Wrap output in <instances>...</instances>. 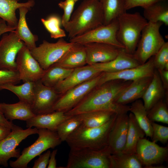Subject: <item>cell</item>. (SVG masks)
<instances>
[{
    "label": "cell",
    "mask_w": 168,
    "mask_h": 168,
    "mask_svg": "<svg viewBox=\"0 0 168 168\" xmlns=\"http://www.w3.org/2000/svg\"><path fill=\"white\" fill-rule=\"evenodd\" d=\"M143 8V16L148 21L161 22L168 26V6L165 1L156 3Z\"/></svg>",
    "instance_id": "cell-31"
},
{
    "label": "cell",
    "mask_w": 168,
    "mask_h": 168,
    "mask_svg": "<svg viewBox=\"0 0 168 168\" xmlns=\"http://www.w3.org/2000/svg\"><path fill=\"white\" fill-rule=\"evenodd\" d=\"M153 57V64L155 69L168 70V42H165Z\"/></svg>",
    "instance_id": "cell-39"
},
{
    "label": "cell",
    "mask_w": 168,
    "mask_h": 168,
    "mask_svg": "<svg viewBox=\"0 0 168 168\" xmlns=\"http://www.w3.org/2000/svg\"><path fill=\"white\" fill-rule=\"evenodd\" d=\"M21 81L17 70L0 69V86L6 84H16Z\"/></svg>",
    "instance_id": "cell-41"
},
{
    "label": "cell",
    "mask_w": 168,
    "mask_h": 168,
    "mask_svg": "<svg viewBox=\"0 0 168 168\" xmlns=\"http://www.w3.org/2000/svg\"><path fill=\"white\" fill-rule=\"evenodd\" d=\"M128 127L127 114H118L109 138L108 146L111 154L122 152L126 144Z\"/></svg>",
    "instance_id": "cell-17"
},
{
    "label": "cell",
    "mask_w": 168,
    "mask_h": 168,
    "mask_svg": "<svg viewBox=\"0 0 168 168\" xmlns=\"http://www.w3.org/2000/svg\"><path fill=\"white\" fill-rule=\"evenodd\" d=\"M87 65L105 63L114 59L122 49L105 43H90L83 44Z\"/></svg>",
    "instance_id": "cell-18"
},
{
    "label": "cell",
    "mask_w": 168,
    "mask_h": 168,
    "mask_svg": "<svg viewBox=\"0 0 168 168\" xmlns=\"http://www.w3.org/2000/svg\"><path fill=\"white\" fill-rule=\"evenodd\" d=\"M82 120L78 115L70 116L58 126L56 132L62 142L68 138L82 124Z\"/></svg>",
    "instance_id": "cell-36"
},
{
    "label": "cell",
    "mask_w": 168,
    "mask_h": 168,
    "mask_svg": "<svg viewBox=\"0 0 168 168\" xmlns=\"http://www.w3.org/2000/svg\"><path fill=\"white\" fill-rule=\"evenodd\" d=\"M51 153L50 151L49 150L44 154L40 155L39 157L35 161L32 168H47L48 164Z\"/></svg>",
    "instance_id": "cell-44"
},
{
    "label": "cell",
    "mask_w": 168,
    "mask_h": 168,
    "mask_svg": "<svg viewBox=\"0 0 168 168\" xmlns=\"http://www.w3.org/2000/svg\"><path fill=\"white\" fill-rule=\"evenodd\" d=\"M128 116V127L124 148L121 153H135L139 141L144 138L145 133L130 112Z\"/></svg>",
    "instance_id": "cell-28"
},
{
    "label": "cell",
    "mask_w": 168,
    "mask_h": 168,
    "mask_svg": "<svg viewBox=\"0 0 168 168\" xmlns=\"http://www.w3.org/2000/svg\"><path fill=\"white\" fill-rule=\"evenodd\" d=\"M153 133L152 141L156 142L159 141L163 144L166 143L168 140V127L151 122Z\"/></svg>",
    "instance_id": "cell-40"
},
{
    "label": "cell",
    "mask_w": 168,
    "mask_h": 168,
    "mask_svg": "<svg viewBox=\"0 0 168 168\" xmlns=\"http://www.w3.org/2000/svg\"><path fill=\"white\" fill-rule=\"evenodd\" d=\"M18 9L19 18L15 32L19 38L30 50L36 46V42L38 40V37L31 32L27 24L26 16L29 9L24 7H20Z\"/></svg>",
    "instance_id": "cell-27"
},
{
    "label": "cell",
    "mask_w": 168,
    "mask_h": 168,
    "mask_svg": "<svg viewBox=\"0 0 168 168\" xmlns=\"http://www.w3.org/2000/svg\"><path fill=\"white\" fill-rule=\"evenodd\" d=\"M37 133L36 128L23 129L19 127L12 130L8 136L0 141V165L7 167L10 159L19 157L21 155L20 150L16 149L17 147L28 136Z\"/></svg>",
    "instance_id": "cell-11"
},
{
    "label": "cell",
    "mask_w": 168,
    "mask_h": 168,
    "mask_svg": "<svg viewBox=\"0 0 168 168\" xmlns=\"http://www.w3.org/2000/svg\"><path fill=\"white\" fill-rule=\"evenodd\" d=\"M0 106L5 118L10 121L15 119L26 121L35 115L31 105L23 101L14 104L0 103Z\"/></svg>",
    "instance_id": "cell-25"
},
{
    "label": "cell",
    "mask_w": 168,
    "mask_h": 168,
    "mask_svg": "<svg viewBox=\"0 0 168 168\" xmlns=\"http://www.w3.org/2000/svg\"><path fill=\"white\" fill-rule=\"evenodd\" d=\"M161 22H148L143 29L136 49L133 54L140 64L155 55L165 42L160 31Z\"/></svg>",
    "instance_id": "cell-7"
},
{
    "label": "cell",
    "mask_w": 168,
    "mask_h": 168,
    "mask_svg": "<svg viewBox=\"0 0 168 168\" xmlns=\"http://www.w3.org/2000/svg\"><path fill=\"white\" fill-rule=\"evenodd\" d=\"M166 0H125V8L126 10L136 7L142 8L151 5L155 3L165 1Z\"/></svg>",
    "instance_id": "cell-43"
},
{
    "label": "cell",
    "mask_w": 168,
    "mask_h": 168,
    "mask_svg": "<svg viewBox=\"0 0 168 168\" xmlns=\"http://www.w3.org/2000/svg\"><path fill=\"white\" fill-rule=\"evenodd\" d=\"M65 168H110L108 146L101 149H70Z\"/></svg>",
    "instance_id": "cell-5"
},
{
    "label": "cell",
    "mask_w": 168,
    "mask_h": 168,
    "mask_svg": "<svg viewBox=\"0 0 168 168\" xmlns=\"http://www.w3.org/2000/svg\"><path fill=\"white\" fill-rule=\"evenodd\" d=\"M78 0H74L75 2L76 3V2H77Z\"/></svg>",
    "instance_id": "cell-50"
},
{
    "label": "cell",
    "mask_w": 168,
    "mask_h": 168,
    "mask_svg": "<svg viewBox=\"0 0 168 168\" xmlns=\"http://www.w3.org/2000/svg\"><path fill=\"white\" fill-rule=\"evenodd\" d=\"M41 21L51 38L56 39L66 37L65 31L60 27L61 19L57 15H52L46 19L41 18Z\"/></svg>",
    "instance_id": "cell-38"
},
{
    "label": "cell",
    "mask_w": 168,
    "mask_h": 168,
    "mask_svg": "<svg viewBox=\"0 0 168 168\" xmlns=\"http://www.w3.org/2000/svg\"><path fill=\"white\" fill-rule=\"evenodd\" d=\"M117 19L118 22L117 39L127 52L133 54L142 32L148 21L137 12L132 13L126 12Z\"/></svg>",
    "instance_id": "cell-4"
},
{
    "label": "cell",
    "mask_w": 168,
    "mask_h": 168,
    "mask_svg": "<svg viewBox=\"0 0 168 168\" xmlns=\"http://www.w3.org/2000/svg\"><path fill=\"white\" fill-rule=\"evenodd\" d=\"M59 96L53 87L44 85L40 80L35 82L34 99L31 105L33 112L36 115L55 111L54 107Z\"/></svg>",
    "instance_id": "cell-15"
},
{
    "label": "cell",
    "mask_w": 168,
    "mask_h": 168,
    "mask_svg": "<svg viewBox=\"0 0 168 168\" xmlns=\"http://www.w3.org/2000/svg\"><path fill=\"white\" fill-rule=\"evenodd\" d=\"M74 44L63 38L55 43L44 40L38 46L30 50L42 68L45 70L57 62Z\"/></svg>",
    "instance_id": "cell-8"
},
{
    "label": "cell",
    "mask_w": 168,
    "mask_h": 168,
    "mask_svg": "<svg viewBox=\"0 0 168 168\" xmlns=\"http://www.w3.org/2000/svg\"></svg>",
    "instance_id": "cell-51"
},
{
    "label": "cell",
    "mask_w": 168,
    "mask_h": 168,
    "mask_svg": "<svg viewBox=\"0 0 168 168\" xmlns=\"http://www.w3.org/2000/svg\"><path fill=\"white\" fill-rule=\"evenodd\" d=\"M11 131L10 128L0 124V141L8 136Z\"/></svg>",
    "instance_id": "cell-49"
},
{
    "label": "cell",
    "mask_w": 168,
    "mask_h": 168,
    "mask_svg": "<svg viewBox=\"0 0 168 168\" xmlns=\"http://www.w3.org/2000/svg\"><path fill=\"white\" fill-rule=\"evenodd\" d=\"M57 149L54 150L51 153L47 168H56L57 167L56 156L57 152Z\"/></svg>",
    "instance_id": "cell-48"
},
{
    "label": "cell",
    "mask_w": 168,
    "mask_h": 168,
    "mask_svg": "<svg viewBox=\"0 0 168 168\" xmlns=\"http://www.w3.org/2000/svg\"><path fill=\"white\" fill-rule=\"evenodd\" d=\"M157 70L158 71L163 86L166 91H167L168 90V70L162 69Z\"/></svg>",
    "instance_id": "cell-47"
},
{
    "label": "cell",
    "mask_w": 168,
    "mask_h": 168,
    "mask_svg": "<svg viewBox=\"0 0 168 168\" xmlns=\"http://www.w3.org/2000/svg\"><path fill=\"white\" fill-rule=\"evenodd\" d=\"M103 23V11L99 0H83L63 26L70 39Z\"/></svg>",
    "instance_id": "cell-2"
},
{
    "label": "cell",
    "mask_w": 168,
    "mask_h": 168,
    "mask_svg": "<svg viewBox=\"0 0 168 168\" xmlns=\"http://www.w3.org/2000/svg\"><path fill=\"white\" fill-rule=\"evenodd\" d=\"M147 117L151 122H160L168 124L167 102L161 99L147 111Z\"/></svg>",
    "instance_id": "cell-37"
},
{
    "label": "cell",
    "mask_w": 168,
    "mask_h": 168,
    "mask_svg": "<svg viewBox=\"0 0 168 168\" xmlns=\"http://www.w3.org/2000/svg\"><path fill=\"white\" fill-rule=\"evenodd\" d=\"M158 71L155 69L152 78L142 98L147 111L160 100L166 96Z\"/></svg>",
    "instance_id": "cell-24"
},
{
    "label": "cell",
    "mask_w": 168,
    "mask_h": 168,
    "mask_svg": "<svg viewBox=\"0 0 168 168\" xmlns=\"http://www.w3.org/2000/svg\"><path fill=\"white\" fill-rule=\"evenodd\" d=\"M75 3L74 0H65L58 3V7L62 9L63 11L61 19V24L63 26L70 20Z\"/></svg>",
    "instance_id": "cell-42"
},
{
    "label": "cell",
    "mask_w": 168,
    "mask_h": 168,
    "mask_svg": "<svg viewBox=\"0 0 168 168\" xmlns=\"http://www.w3.org/2000/svg\"><path fill=\"white\" fill-rule=\"evenodd\" d=\"M16 29V27L9 26L4 20L0 17V38L4 34L14 31Z\"/></svg>",
    "instance_id": "cell-46"
},
{
    "label": "cell",
    "mask_w": 168,
    "mask_h": 168,
    "mask_svg": "<svg viewBox=\"0 0 168 168\" xmlns=\"http://www.w3.org/2000/svg\"><path fill=\"white\" fill-rule=\"evenodd\" d=\"M129 111L134 115L138 124L143 130L146 136L152 138L153 129L151 122L147 115V111L143 101L138 99L130 106Z\"/></svg>",
    "instance_id": "cell-29"
},
{
    "label": "cell",
    "mask_w": 168,
    "mask_h": 168,
    "mask_svg": "<svg viewBox=\"0 0 168 168\" xmlns=\"http://www.w3.org/2000/svg\"><path fill=\"white\" fill-rule=\"evenodd\" d=\"M16 63L20 79L23 82L40 81L44 73L45 70L33 56L30 50L25 45L19 51Z\"/></svg>",
    "instance_id": "cell-13"
},
{
    "label": "cell",
    "mask_w": 168,
    "mask_h": 168,
    "mask_svg": "<svg viewBox=\"0 0 168 168\" xmlns=\"http://www.w3.org/2000/svg\"><path fill=\"white\" fill-rule=\"evenodd\" d=\"M131 81L114 80L94 88L75 107L65 113L68 116L97 110L113 112L117 114L127 113L130 106L114 102L116 96L129 85Z\"/></svg>",
    "instance_id": "cell-1"
},
{
    "label": "cell",
    "mask_w": 168,
    "mask_h": 168,
    "mask_svg": "<svg viewBox=\"0 0 168 168\" xmlns=\"http://www.w3.org/2000/svg\"><path fill=\"white\" fill-rule=\"evenodd\" d=\"M101 72L92 65H87L74 69L70 75L53 88L60 95L70 89L97 76Z\"/></svg>",
    "instance_id": "cell-19"
},
{
    "label": "cell",
    "mask_w": 168,
    "mask_h": 168,
    "mask_svg": "<svg viewBox=\"0 0 168 168\" xmlns=\"http://www.w3.org/2000/svg\"><path fill=\"white\" fill-rule=\"evenodd\" d=\"M135 154L142 165L150 168L167 160L168 147H161L144 138L138 142Z\"/></svg>",
    "instance_id": "cell-14"
},
{
    "label": "cell",
    "mask_w": 168,
    "mask_h": 168,
    "mask_svg": "<svg viewBox=\"0 0 168 168\" xmlns=\"http://www.w3.org/2000/svg\"><path fill=\"white\" fill-rule=\"evenodd\" d=\"M140 64L133 54H130L124 49H122L118 55L112 60L92 65L101 72H115L134 68Z\"/></svg>",
    "instance_id": "cell-21"
},
{
    "label": "cell",
    "mask_w": 168,
    "mask_h": 168,
    "mask_svg": "<svg viewBox=\"0 0 168 168\" xmlns=\"http://www.w3.org/2000/svg\"><path fill=\"white\" fill-rule=\"evenodd\" d=\"M54 64L68 69H74L85 66L87 64L86 58L84 45L74 43Z\"/></svg>",
    "instance_id": "cell-23"
},
{
    "label": "cell",
    "mask_w": 168,
    "mask_h": 168,
    "mask_svg": "<svg viewBox=\"0 0 168 168\" xmlns=\"http://www.w3.org/2000/svg\"><path fill=\"white\" fill-rule=\"evenodd\" d=\"M73 69L65 68L54 64L45 70L40 81L44 85L53 88L67 78Z\"/></svg>",
    "instance_id": "cell-34"
},
{
    "label": "cell",
    "mask_w": 168,
    "mask_h": 168,
    "mask_svg": "<svg viewBox=\"0 0 168 168\" xmlns=\"http://www.w3.org/2000/svg\"><path fill=\"white\" fill-rule=\"evenodd\" d=\"M118 28V22L117 19L108 24L99 26L70 39L69 42L83 44L94 42L105 43L124 49L117 38Z\"/></svg>",
    "instance_id": "cell-9"
},
{
    "label": "cell",
    "mask_w": 168,
    "mask_h": 168,
    "mask_svg": "<svg viewBox=\"0 0 168 168\" xmlns=\"http://www.w3.org/2000/svg\"><path fill=\"white\" fill-rule=\"evenodd\" d=\"M35 82H26L17 85L7 83L0 86V90H7L16 95L19 100L26 102L31 106L34 99Z\"/></svg>",
    "instance_id": "cell-32"
},
{
    "label": "cell",
    "mask_w": 168,
    "mask_h": 168,
    "mask_svg": "<svg viewBox=\"0 0 168 168\" xmlns=\"http://www.w3.org/2000/svg\"><path fill=\"white\" fill-rule=\"evenodd\" d=\"M153 60L152 56L144 64L134 68L117 72H102L98 85L114 80L133 81L142 77L152 76L155 69Z\"/></svg>",
    "instance_id": "cell-16"
},
{
    "label": "cell",
    "mask_w": 168,
    "mask_h": 168,
    "mask_svg": "<svg viewBox=\"0 0 168 168\" xmlns=\"http://www.w3.org/2000/svg\"><path fill=\"white\" fill-rule=\"evenodd\" d=\"M0 124L10 128L12 130L17 128L19 127L9 121L5 117L0 106Z\"/></svg>",
    "instance_id": "cell-45"
},
{
    "label": "cell",
    "mask_w": 168,
    "mask_h": 168,
    "mask_svg": "<svg viewBox=\"0 0 168 168\" xmlns=\"http://www.w3.org/2000/svg\"><path fill=\"white\" fill-rule=\"evenodd\" d=\"M110 168H142V165L135 153L111 154Z\"/></svg>",
    "instance_id": "cell-35"
},
{
    "label": "cell",
    "mask_w": 168,
    "mask_h": 168,
    "mask_svg": "<svg viewBox=\"0 0 168 168\" xmlns=\"http://www.w3.org/2000/svg\"><path fill=\"white\" fill-rule=\"evenodd\" d=\"M19 0H0V17L4 20L9 26L16 28L18 19L16 10L24 7L30 10L34 6V0H29L24 2H18Z\"/></svg>",
    "instance_id": "cell-26"
},
{
    "label": "cell",
    "mask_w": 168,
    "mask_h": 168,
    "mask_svg": "<svg viewBox=\"0 0 168 168\" xmlns=\"http://www.w3.org/2000/svg\"><path fill=\"white\" fill-rule=\"evenodd\" d=\"M116 114L110 111L97 110L77 115L82 120V126L88 128H95L104 124Z\"/></svg>",
    "instance_id": "cell-33"
},
{
    "label": "cell",
    "mask_w": 168,
    "mask_h": 168,
    "mask_svg": "<svg viewBox=\"0 0 168 168\" xmlns=\"http://www.w3.org/2000/svg\"><path fill=\"white\" fill-rule=\"evenodd\" d=\"M117 114L99 127L88 128L81 125L68 138L65 142L70 149H99L104 148L108 146L109 134Z\"/></svg>",
    "instance_id": "cell-3"
},
{
    "label": "cell",
    "mask_w": 168,
    "mask_h": 168,
    "mask_svg": "<svg viewBox=\"0 0 168 168\" xmlns=\"http://www.w3.org/2000/svg\"><path fill=\"white\" fill-rule=\"evenodd\" d=\"M152 76L142 77L132 81L116 96L114 102L127 105L142 98L152 81Z\"/></svg>",
    "instance_id": "cell-20"
},
{
    "label": "cell",
    "mask_w": 168,
    "mask_h": 168,
    "mask_svg": "<svg viewBox=\"0 0 168 168\" xmlns=\"http://www.w3.org/2000/svg\"><path fill=\"white\" fill-rule=\"evenodd\" d=\"M70 116L61 111L36 115L26 121V127L27 128L34 127L37 129L45 128L56 132L59 125Z\"/></svg>",
    "instance_id": "cell-22"
},
{
    "label": "cell",
    "mask_w": 168,
    "mask_h": 168,
    "mask_svg": "<svg viewBox=\"0 0 168 168\" xmlns=\"http://www.w3.org/2000/svg\"><path fill=\"white\" fill-rule=\"evenodd\" d=\"M102 73L70 89L60 95L54 105V111L65 113L75 107L98 85Z\"/></svg>",
    "instance_id": "cell-10"
},
{
    "label": "cell",
    "mask_w": 168,
    "mask_h": 168,
    "mask_svg": "<svg viewBox=\"0 0 168 168\" xmlns=\"http://www.w3.org/2000/svg\"><path fill=\"white\" fill-rule=\"evenodd\" d=\"M104 15V25L109 24L126 12L125 0H99Z\"/></svg>",
    "instance_id": "cell-30"
},
{
    "label": "cell",
    "mask_w": 168,
    "mask_h": 168,
    "mask_svg": "<svg viewBox=\"0 0 168 168\" xmlns=\"http://www.w3.org/2000/svg\"><path fill=\"white\" fill-rule=\"evenodd\" d=\"M37 134L38 137L33 144L25 148L16 160L10 161L11 167L26 168L29 163L34 158L49 149L54 148L62 142L56 131L39 128Z\"/></svg>",
    "instance_id": "cell-6"
},
{
    "label": "cell",
    "mask_w": 168,
    "mask_h": 168,
    "mask_svg": "<svg viewBox=\"0 0 168 168\" xmlns=\"http://www.w3.org/2000/svg\"><path fill=\"white\" fill-rule=\"evenodd\" d=\"M25 45L17 37L15 30L2 35L0 40V69L17 70V55Z\"/></svg>",
    "instance_id": "cell-12"
}]
</instances>
